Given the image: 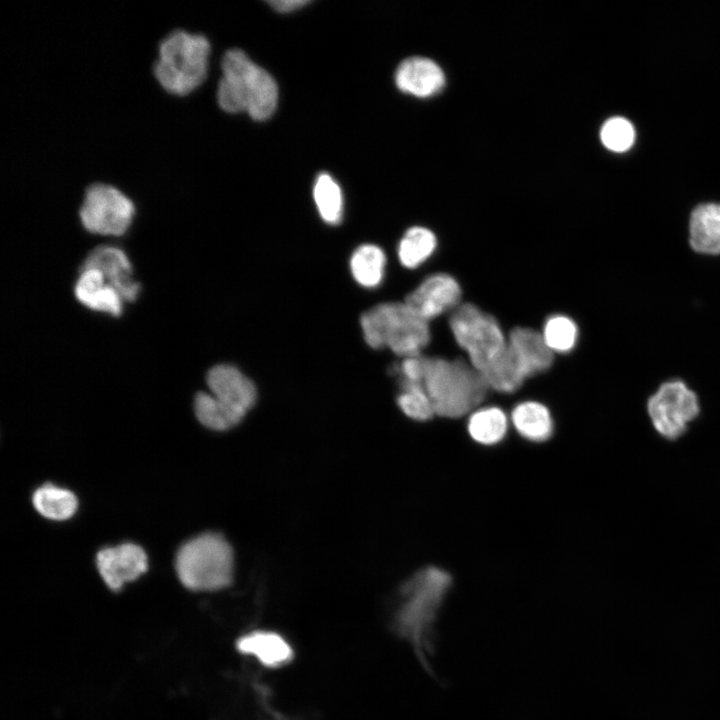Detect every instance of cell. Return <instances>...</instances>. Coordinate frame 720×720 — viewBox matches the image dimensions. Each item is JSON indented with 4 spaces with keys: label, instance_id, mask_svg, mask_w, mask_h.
<instances>
[{
    "label": "cell",
    "instance_id": "6da1fadb",
    "mask_svg": "<svg viewBox=\"0 0 720 720\" xmlns=\"http://www.w3.org/2000/svg\"><path fill=\"white\" fill-rule=\"evenodd\" d=\"M210 55L211 44L205 35L176 28L160 39L151 73L165 94L186 98L206 81Z\"/></svg>",
    "mask_w": 720,
    "mask_h": 720
},
{
    "label": "cell",
    "instance_id": "7a4b0ae2",
    "mask_svg": "<svg viewBox=\"0 0 720 720\" xmlns=\"http://www.w3.org/2000/svg\"><path fill=\"white\" fill-rule=\"evenodd\" d=\"M451 585L452 578L446 570L428 566L408 579L401 590L403 598L395 615V628L413 644L428 671L426 653L432 647V626Z\"/></svg>",
    "mask_w": 720,
    "mask_h": 720
},
{
    "label": "cell",
    "instance_id": "3957f363",
    "mask_svg": "<svg viewBox=\"0 0 720 720\" xmlns=\"http://www.w3.org/2000/svg\"><path fill=\"white\" fill-rule=\"evenodd\" d=\"M220 66L216 101L224 112H246L254 120H265L274 113L278 88L267 71L236 48L223 54Z\"/></svg>",
    "mask_w": 720,
    "mask_h": 720
},
{
    "label": "cell",
    "instance_id": "277c9868",
    "mask_svg": "<svg viewBox=\"0 0 720 720\" xmlns=\"http://www.w3.org/2000/svg\"><path fill=\"white\" fill-rule=\"evenodd\" d=\"M422 384L435 414L460 418L472 413L484 400L489 388L469 361L424 356Z\"/></svg>",
    "mask_w": 720,
    "mask_h": 720
},
{
    "label": "cell",
    "instance_id": "5b68a950",
    "mask_svg": "<svg viewBox=\"0 0 720 720\" xmlns=\"http://www.w3.org/2000/svg\"><path fill=\"white\" fill-rule=\"evenodd\" d=\"M360 323L370 347H387L403 358L421 355L431 338L429 322L405 302L376 305L362 314Z\"/></svg>",
    "mask_w": 720,
    "mask_h": 720
},
{
    "label": "cell",
    "instance_id": "8992f818",
    "mask_svg": "<svg viewBox=\"0 0 720 720\" xmlns=\"http://www.w3.org/2000/svg\"><path fill=\"white\" fill-rule=\"evenodd\" d=\"M233 551L226 539L207 532L185 542L178 550L175 568L181 583L194 591L220 590L232 582Z\"/></svg>",
    "mask_w": 720,
    "mask_h": 720
},
{
    "label": "cell",
    "instance_id": "52a82bcc",
    "mask_svg": "<svg viewBox=\"0 0 720 720\" xmlns=\"http://www.w3.org/2000/svg\"><path fill=\"white\" fill-rule=\"evenodd\" d=\"M449 325L457 344L480 373L496 361L507 346L498 321L475 304L462 303L450 316Z\"/></svg>",
    "mask_w": 720,
    "mask_h": 720
},
{
    "label": "cell",
    "instance_id": "ba28073f",
    "mask_svg": "<svg viewBox=\"0 0 720 720\" xmlns=\"http://www.w3.org/2000/svg\"><path fill=\"white\" fill-rule=\"evenodd\" d=\"M136 215L134 200L115 184L96 181L88 184L81 196L78 217L83 228L105 236H122Z\"/></svg>",
    "mask_w": 720,
    "mask_h": 720
},
{
    "label": "cell",
    "instance_id": "9c48e42d",
    "mask_svg": "<svg viewBox=\"0 0 720 720\" xmlns=\"http://www.w3.org/2000/svg\"><path fill=\"white\" fill-rule=\"evenodd\" d=\"M647 412L656 432L677 440L700 413L696 393L679 379L662 383L647 401Z\"/></svg>",
    "mask_w": 720,
    "mask_h": 720
},
{
    "label": "cell",
    "instance_id": "30bf717a",
    "mask_svg": "<svg viewBox=\"0 0 720 720\" xmlns=\"http://www.w3.org/2000/svg\"><path fill=\"white\" fill-rule=\"evenodd\" d=\"M462 291L457 280L447 273L427 277L406 298L405 303L416 314L430 321L460 305Z\"/></svg>",
    "mask_w": 720,
    "mask_h": 720
},
{
    "label": "cell",
    "instance_id": "8fae6325",
    "mask_svg": "<svg viewBox=\"0 0 720 720\" xmlns=\"http://www.w3.org/2000/svg\"><path fill=\"white\" fill-rule=\"evenodd\" d=\"M96 564L107 586L117 591L146 572L148 558L141 546L127 542L101 549Z\"/></svg>",
    "mask_w": 720,
    "mask_h": 720
},
{
    "label": "cell",
    "instance_id": "7c38bea8",
    "mask_svg": "<svg viewBox=\"0 0 720 720\" xmlns=\"http://www.w3.org/2000/svg\"><path fill=\"white\" fill-rule=\"evenodd\" d=\"M88 268L99 270L124 301L136 300L140 285L132 279V265L122 249L111 245L95 247L83 261L80 270Z\"/></svg>",
    "mask_w": 720,
    "mask_h": 720
},
{
    "label": "cell",
    "instance_id": "4fadbf2b",
    "mask_svg": "<svg viewBox=\"0 0 720 720\" xmlns=\"http://www.w3.org/2000/svg\"><path fill=\"white\" fill-rule=\"evenodd\" d=\"M210 393L226 405L246 414L257 399L254 383L236 367L219 364L206 376Z\"/></svg>",
    "mask_w": 720,
    "mask_h": 720
},
{
    "label": "cell",
    "instance_id": "5bb4252c",
    "mask_svg": "<svg viewBox=\"0 0 720 720\" xmlns=\"http://www.w3.org/2000/svg\"><path fill=\"white\" fill-rule=\"evenodd\" d=\"M507 346L526 378L548 370L554 353L546 345L541 332L529 327H516L507 336Z\"/></svg>",
    "mask_w": 720,
    "mask_h": 720
},
{
    "label": "cell",
    "instance_id": "9a60e30c",
    "mask_svg": "<svg viewBox=\"0 0 720 720\" xmlns=\"http://www.w3.org/2000/svg\"><path fill=\"white\" fill-rule=\"evenodd\" d=\"M79 273L74 287L77 300L91 310L120 316L124 300L103 274L93 268L80 270Z\"/></svg>",
    "mask_w": 720,
    "mask_h": 720
},
{
    "label": "cell",
    "instance_id": "2e32d148",
    "mask_svg": "<svg viewBox=\"0 0 720 720\" xmlns=\"http://www.w3.org/2000/svg\"><path fill=\"white\" fill-rule=\"evenodd\" d=\"M395 81L401 91L427 97L443 87L445 77L441 68L431 59L411 57L399 65Z\"/></svg>",
    "mask_w": 720,
    "mask_h": 720
},
{
    "label": "cell",
    "instance_id": "e0dca14e",
    "mask_svg": "<svg viewBox=\"0 0 720 720\" xmlns=\"http://www.w3.org/2000/svg\"><path fill=\"white\" fill-rule=\"evenodd\" d=\"M689 243L699 254H720V204L705 203L692 211Z\"/></svg>",
    "mask_w": 720,
    "mask_h": 720
},
{
    "label": "cell",
    "instance_id": "ac0fdd59",
    "mask_svg": "<svg viewBox=\"0 0 720 720\" xmlns=\"http://www.w3.org/2000/svg\"><path fill=\"white\" fill-rule=\"evenodd\" d=\"M512 424L517 433L532 442L548 440L554 429L549 409L537 401H523L511 413Z\"/></svg>",
    "mask_w": 720,
    "mask_h": 720
},
{
    "label": "cell",
    "instance_id": "d6986e66",
    "mask_svg": "<svg viewBox=\"0 0 720 720\" xmlns=\"http://www.w3.org/2000/svg\"><path fill=\"white\" fill-rule=\"evenodd\" d=\"M239 651L250 654L269 667H277L290 661L293 652L289 644L278 634L257 631L240 638Z\"/></svg>",
    "mask_w": 720,
    "mask_h": 720
},
{
    "label": "cell",
    "instance_id": "ffe728a7",
    "mask_svg": "<svg viewBox=\"0 0 720 720\" xmlns=\"http://www.w3.org/2000/svg\"><path fill=\"white\" fill-rule=\"evenodd\" d=\"M508 418L496 406L481 407L470 413L467 431L478 444L491 446L501 442L507 434Z\"/></svg>",
    "mask_w": 720,
    "mask_h": 720
},
{
    "label": "cell",
    "instance_id": "44dd1931",
    "mask_svg": "<svg viewBox=\"0 0 720 720\" xmlns=\"http://www.w3.org/2000/svg\"><path fill=\"white\" fill-rule=\"evenodd\" d=\"M194 411L199 422L208 429L225 431L239 424L246 414L226 405L211 393L198 392Z\"/></svg>",
    "mask_w": 720,
    "mask_h": 720
},
{
    "label": "cell",
    "instance_id": "7402d4cb",
    "mask_svg": "<svg viewBox=\"0 0 720 720\" xmlns=\"http://www.w3.org/2000/svg\"><path fill=\"white\" fill-rule=\"evenodd\" d=\"M32 502L42 516L57 521L69 519L78 507L77 498L70 490L52 484L35 490Z\"/></svg>",
    "mask_w": 720,
    "mask_h": 720
},
{
    "label": "cell",
    "instance_id": "603a6c76",
    "mask_svg": "<svg viewBox=\"0 0 720 720\" xmlns=\"http://www.w3.org/2000/svg\"><path fill=\"white\" fill-rule=\"evenodd\" d=\"M385 254L381 248L366 244L358 247L350 261L354 279L362 286L371 288L380 284L384 275Z\"/></svg>",
    "mask_w": 720,
    "mask_h": 720
},
{
    "label": "cell",
    "instance_id": "cb8c5ba5",
    "mask_svg": "<svg viewBox=\"0 0 720 720\" xmlns=\"http://www.w3.org/2000/svg\"><path fill=\"white\" fill-rule=\"evenodd\" d=\"M437 239L434 233L421 226L409 228L398 246V257L406 268H416L435 251Z\"/></svg>",
    "mask_w": 720,
    "mask_h": 720
},
{
    "label": "cell",
    "instance_id": "d4e9b609",
    "mask_svg": "<svg viewBox=\"0 0 720 720\" xmlns=\"http://www.w3.org/2000/svg\"><path fill=\"white\" fill-rule=\"evenodd\" d=\"M314 200L322 219L338 224L343 213V196L339 185L326 173L320 174L314 185Z\"/></svg>",
    "mask_w": 720,
    "mask_h": 720
},
{
    "label": "cell",
    "instance_id": "484cf974",
    "mask_svg": "<svg viewBox=\"0 0 720 720\" xmlns=\"http://www.w3.org/2000/svg\"><path fill=\"white\" fill-rule=\"evenodd\" d=\"M397 403L402 412L415 421H427L435 416V410L421 382L401 380Z\"/></svg>",
    "mask_w": 720,
    "mask_h": 720
},
{
    "label": "cell",
    "instance_id": "4316f807",
    "mask_svg": "<svg viewBox=\"0 0 720 720\" xmlns=\"http://www.w3.org/2000/svg\"><path fill=\"white\" fill-rule=\"evenodd\" d=\"M541 334L553 353H567L577 343L578 328L570 317L557 314L546 320Z\"/></svg>",
    "mask_w": 720,
    "mask_h": 720
},
{
    "label": "cell",
    "instance_id": "83f0119b",
    "mask_svg": "<svg viewBox=\"0 0 720 720\" xmlns=\"http://www.w3.org/2000/svg\"><path fill=\"white\" fill-rule=\"evenodd\" d=\"M600 136L602 143L608 149L624 152L632 146L635 131L628 120L622 117H613L604 123Z\"/></svg>",
    "mask_w": 720,
    "mask_h": 720
},
{
    "label": "cell",
    "instance_id": "f1b7e54d",
    "mask_svg": "<svg viewBox=\"0 0 720 720\" xmlns=\"http://www.w3.org/2000/svg\"><path fill=\"white\" fill-rule=\"evenodd\" d=\"M273 9L278 12L287 13L301 8L302 6L309 3L306 0H278L268 2Z\"/></svg>",
    "mask_w": 720,
    "mask_h": 720
}]
</instances>
